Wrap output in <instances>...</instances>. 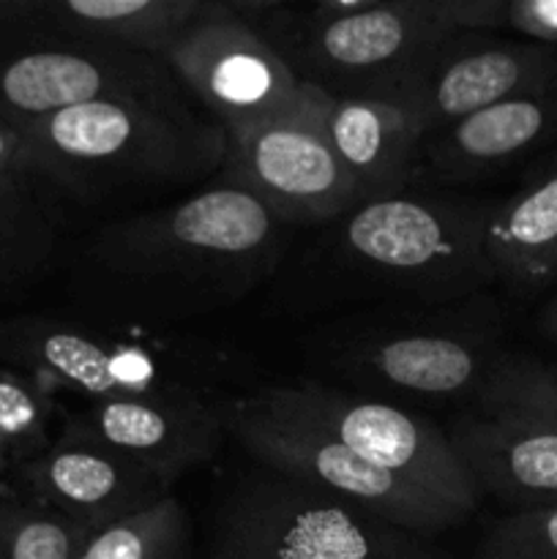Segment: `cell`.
<instances>
[{
    "label": "cell",
    "mask_w": 557,
    "mask_h": 559,
    "mask_svg": "<svg viewBox=\"0 0 557 559\" xmlns=\"http://www.w3.org/2000/svg\"><path fill=\"white\" fill-rule=\"evenodd\" d=\"M278 224L257 197L224 183L107 224L87 240L85 265L118 309L194 314L244 298L273 271Z\"/></svg>",
    "instance_id": "obj_1"
},
{
    "label": "cell",
    "mask_w": 557,
    "mask_h": 559,
    "mask_svg": "<svg viewBox=\"0 0 557 559\" xmlns=\"http://www.w3.org/2000/svg\"><path fill=\"white\" fill-rule=\"evenodd\" d=\"M44 173L74 200L180 186L213 175L229 142L178 96L80 104L16 126Z\"/></svg>",
    "instance_id": "obj_2"
},
{
    "label": "cell",
    "mask_w": 557,
    "mask_h": 559,
    "mask_svg": "<svg viewBox=\"0 0 557 559\" xmlns=\"http://www.w3.org/2000/svg\"><path fill=\"white\" fill-rule=\"evenodd\" d=\"M491 211L415 197L364 202L328 235L315 265L342 295L453 304L497 282L484 249Z\"/></svg>",
    "instance_id": "obj_3"
},
{
    "label": "cell",
    "mask_w": 557,
    "mask_h": 559,
    "mask_svg": "<svg viewBox=\"0 0 557 559\" xmlns=\"http://www.w3.org/2000/svg\"><path fill=\"white\" fill-rule=\"evenodd\" d=\"M208 559H457L431 538L399 530L375 513L306 480L260 467L218 502Z\"/></svg>",
    "instance_id": "obj_4"
},
{
    "label": "cell",
    "mask_w": 557,
    "mask_h": 559,
    "mask_svg": "<svg viewBox=\"0 0 557 559\" xmlns=\"http://www.w3.org/2000/svg\"><path fill=\"white\" fill-rule=\"evenodd\" d=\"M213 407L224 435L233 437L260 467L306 480L375 513L393 527L435 538L470 519L420 486L360 459L325 426L284 402L276 388L222 399Z\"/></svg>",
    "instance_id": "obj_5"
},
{
    "label": "cell",
    "mask_w": 557,
    "mask_h": 559,
    "mask_svg": "<svg viewBox=\"0 0 557 559\" xmlns=\"http://www.w3.org/2000/svg\"><path fill=\"white\" fill-rule=\"evenodd\" d=\"M276 47L295 74L333 98H391L399 102L410 82L429 66L448 38L437 0H331L311 9L304 27Z\"/></svg>",
    "instance_id": "obj_6"
},
{
    "label": "cell",
    "mask_w": 557,
    "mask_h": 559,
    "mask_svg": "<svg viewBox=\"0 0 557 559\" xmlns=\"http://www.w3.org/2000/svg\"><path fill=\"white\" fill-rule=\"evenodd\" d=\"M0 355L98 402L197 396L233 377L235 358L211 344L120 338L107 328L16 320L0 325Z\"/></svg>",
    "instance_id": "obj_7"
},
{
    "label": "cell",
    "mask_w": 557,
    "mask_h": 559,
    "mask_svg": "<svg viewBox=\"0 0 557 559\" xmlns=\"http://www.w3.org/2000/svg\"><path fill=\"white\" fill-rule=\"evenodd\" d=\"M162 60L178 85L218 120L227 140L331 102L325 91L300 80L271 38L233 14L229 3H213L211 14L189 27Z\"/></svg>",
    "instance_id": "obj_8"
},
{
    "label": "cell",
    "mask_w": 557,
    "mask_h": 559,
    "mask_svg": "<svg viewBox=\"0 0 557 559\" xmlns=\"http://www.w3.org/2000/svg\"><path fill=\"white\" fill-rule=\"evenodd\" d=\"M331 102L306 115L229 136L227 186L249 191L278 222L325 224L364 205L360 189L325 136Z\"/></svg>",
    "instance_id": "obj_9"
},
{
    "label": "cell",
    "mask_w": 557,
    "mask_h": 559,
    "mask_svg": "<svg viewBox=\"0 0 557 559\" xmlns=\"http://www.w3.org/2000/svg\"><path fill=\"white\" fill-rule=\"evenodd\" d=\"M186 93L162 58L71 38L0 55V118L11 126L112 98Z\"/></svg>",
    "instance_id": "obj_10"
},
{
    "label": "cell",
    "mask_w": 557,
    "mask_h": 559,
    "mask_svg": "<svg viewBox=\"0 0 557 559\" xmlns=\"http://www.w3.org/2000/svg\"><path fill=\"white\" fill-rule=\"evenodd\" d=\"M284 402L325 426L344 445L375 467L420 486L459 508L464 516L478 511L481 491L464 473L446 431L413 413L380 402H358L331 388L300 382L276 388Z\"/></svg>",
    "instance_id": "obj_11"
},
{
    "label": "cell",
    "mask_w": 557,
    "mask_h": 559,
    "mask_svg": "<svg viewBox=\"0 0 557 559\" xmlns=\"http://www.w3.org/2000/svg\"><path fill=\"white\" fill-rule=\"evenodd\" d=\"M557 80V47L538 41L448 38L399 102L418 115L426 136L486 107ZM424 136V140H426Z\"/></svg>",
    "instance_id": "obj_12"
},
{
    "label": "cell",
    "mask_w": 557,
    "mask_h": 559,
    "mask_svg": "<svg viewBox=\"0 0 557 559\" xmlns=\"http://www.w3.org/2000/svg\"><path fill=\"white\" fill-rule=\"evenodd\" d=\"M27 475L42 506L91 533L151 511L169 497L167 480L98 442L85 426L33 459Z\"/></svg>",
    "instance_id": "obj_13"
},
{
    "label": "cell",
    "mask_w": 557,
    "mask_h": 559,
    "mask_svg": "<svg viewBox=\"0 0 557 559\" xmlns=\"http://www.w3.org/2000/svg\"><path fill=\"white\" fill-rule=\"evenodd\" d=\"M481 497L511 513L557 506V429L508 407L462 415L446 431Z\"/></svg>",
    "instance_id": "obj_14"
},
{
    "label": "cell",
    "mask_w": 557,
    "mask_h": 559,
    "mask_svg": "<svg viewBox=\"0 0 557 559\" xmlns=\"http://www.w3.org/2000/svg\"><path fill=\"white\" fill-rule=\"evenodd\" d=\"M82 426L169 486L213 459L222 437H227L216 407L197 396L98 402Z\"/></svg>",
    "instance_id": "obj_15"
},
{
    "label": "cell",
    "mask_w": 557,
    "mask_h": 559,
    "mask_svg": "<svg viewBox=\"0 0 557 559\" xmlns=\"http://www.w3.org/2000/svg\"><path fill=\"white\" fill-rule=\"evenodd\" d=\"M325 136L360 189V200H391L413 178L424 145L418 115L391 98H333Z\"/></svg>",
    "instance_id": "obj_16"
},
{
    "label": "cell",
    "mask_w": 557,
    "mask_h": 559,
    "mask_svg": "<svg viewBox=\"0 0 557 559\" xmlns=\"http://www.w3.org/2000/svg\"><path fill=\"white\" fill-rule=\"evenodd\" d=\"M557 134V80L486 107L437 134L420 153L446 178H475Z\"/></svg>",
    "instance_id": "obj_17"
},
{
    "label": "cell",
    "mask_w": 557,
    "mask_h": 559,
    "mask_svg": "<svg viewBox=\"0 0 557 559\" xmlns=\"http://www.w3.org/2000/svg\"><path fill=\"white\" fill-rule=\"evenodd\" d=\"M211 9L213 3L202 0H63L36 5L44 22L66 36L153 58H164Z\"/></svg>",
    "instance_id": "obj_18"
},
{
    "label": "cell",
    "mask_w": 557,
    "mask_h": 559,
    "mask_svg": "<svg viewBox=\"0 0 557 559\" xmlns=\"http://www.w3.org/2000/svg\"><path fill=\"white\" fill-rule=\"evenodd\" d=\"M355 364H366L369 374L399 391L420 396H453L481 388L491 355L470 338L440 331L377 333L353 353Z\"/></svg>",
    "instance_id": "obj_19"
},
{
    "label": "cell",
    "mask_w": 557,
    "mask_h": 559,
    "mask_svg": "<svg viewBox=\"0 0 557 559\" xmlns=\"http://www.w3.org/2000/svg\"><path fill=\"white\" fill-rule=\"evenodd\" d=\"M484 249L500 282L519 289L552 284L557 262V169L491 211Z\"/></svg>",
    "instance_id": "obj_20"
},
{
    "label": "cell",
    "mask_w": 557,
    "mask_h": 559,
    "mask_svg": "<svg viewBox=\"0 0 557 559\" xmlns=\"http://www.w3.org/2000/svg\"><path fill=\"white\" fill-rule=\"evenodd\" d=\"M186 549V519L175 497L115 522L87 538L80 559H180Z\"/></svg>",
    "instance_id": "obj_21"
},
{
    "label": "cell",
    "mask_w": 557,
    "mask_h": 559,
    "mask_svg": "<svg viewBox=\"0 0 557 559\" xmlns=\"http://www.w3.org/2000/svg\"><path fill=\"white\" fill-rule=\"evenodd\" d=\"M91 535L52 508L0 495V559H80Z\"/></svg>",
    "instance_id": "obj_22"
},
{
    "label": "cell",
    "mask_w": 557,
    "mask_h": 559,
    "mask_svg": "<svg viewBox=\"0 0 557 559\" xmlns=\"http://www.w3.org/2000/svg\"><path fill=\"white\" fill-rule=\"evenodd\" d=\"M484 407H508L557 429V364L502 355L491 358L478 388Z\"/></svg>",
    "instance_id": "obj_23"
},
{
    "label": "cell",
    "mask_w": 557,
    "mask_h": 559,
    "mask_svg": "<svg viewBox=\"0 0 557 559\" xmlns=\"http://www.w3.org/2000/svg\"><path fill=\"white\" fill-rule=\"evenodd\" d=\"M437 9L457 33L508 27L528 41L557 47V0H437Z\"/></svg>",
    "instance_id": "obj_24"
},
{
    "label": "cell",
    "mask_w": 557,
    "mask_h": 559,
    "mask_svg": "<svg viewBox=\"0 0 557 559\" xmlns=\"http://www.w3.org/2000/svg\"><path fill=\"white\" fill-rule=\"evenodd\" d=\"M52 418V399L38 382L0 371V451L5 459H25L42 451Z\"/></svg>",
    "instance_id": "obj_25"
},
{
    "label": "cell",
    "mask_w": 557,
    "mask_h": 559,
    "mask_svg": "<svg viewBox=\"0 0 557 559\" xmlns=\"http://www.w3.org/2000/svg\"><path fill=\"white\" fill-rule=\"evenodd\" d=\"M470 559H557V506L502 516Z\"/></svg>",
    "instance_id": "obj_26"
},
{
    "label": "cell",
    "mask_w": 557,
    "mask_h": 559,
    "mask_svg": "<svg viewBox=\"0 0 557 559\" xmlns=\"http://www.w3.org/2000/svg\"><path fill=\"white\" fill-rule=\"evenodd\" d=\"M0 194L63 213L60 194L66 191L44 173L25 136L3 118H0Z\"/></svg>",
    "instance_id": "obj_27"
},
{
    "label": "cell",
    "mask_w": 557,
    "mask_h": 559,
    "mask_svg": "<svg viewBox=\"0 0 557 559\" xmlns=\"http://www.w3.org/2000/svg\"><path fill=\"white\" fill-rule=\"evenodd\" d=\"M60 233L0 205V271H36L52 254Z\"/></svg>",
    "instance_id": "obj_28"
},
{
    "label": "cell",
    "mask_w": 557,
    "mask_h": 559,
    "mask_svg": "<svg viewBox=\"0 0 557 559\" xmlns=\"http://www.w3.org/2000/svg\"><path fill=\"white\" fill-rule=\"evenodd\" d=\"M0 205H3V207H9V211H16V213H22V216L33 218V222L44 224V227H52V229H58V233H60V227H63V224H60V218H63V213H58V211H49V207H38V205H31V202L14 200V197H5V194H0Z\"/></svg>",
    "instance_id": "obj_29"
},
{
    "label": "cell",
    "mask_w": 557,
    "mask_h": 559,
    "mask_svg": "<svg viewBox=\"0 0 557 559\" xmlns=\"http://www.w3.org/2000/svg\"><path fill=\"white\" fill-rule=\"evenodd\" d=\"M541 331H544L546 336L557 338V295L546 304V309L541 311Z\"/></svg>",
    "instance_id": "obj_30"
},
{
    "label": "cell",
    "mask_w": 557,
    "mask_h": 559,
    "mask_svg": "<svg viewBox=\"0 0 557 559\" xmlns=\"http://www.w3.org/2000/svg\"><path fill=\"white\" fill-rule=\"evenodd\" d=\"M5 464H9V459H5V453L0 451V473H3V469H5Z\"/></svg>",
    "instance_id": "obj_31"
},
{
    "label": "cell",
    "mask_w": 557,
    "mask_h": 559,
    "mask_svg": "<svg viewBox=\"0 0 557 559\" xmlns=\"http://www.w3.org/2000/svg\"><path fill=\"white\" fill-rule=\"evenodd\" d=\"M552 284H557V262H555V273H552Z\"/></svg>",
    "instance_id": "obj_32"
}]
</instances>
